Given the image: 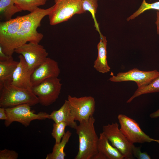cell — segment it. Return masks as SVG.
Instances as JSON below:
<instances>
[{
    "label": "cell",
    "instance_id": "31",
    "mask_svg": "<svg viewBox=\"0 0 159 159\" xmlns=\"http://www.w3.org/2000/svg\"><path fill=\"white\" fill-rule=\"evenodd\" d=\"M157 26V33L159 34V11L157 12V18L155 22Z\"/></svg>",
    "mask_w": 159,
    "mask_h": 159
},
{
    "label": "cell",
    "instance_id": "32",
    "mask_svg": "<svg viewBox=\"0 0 159 159\" xmlns=\"http://www.w3.org/2000/svg\"><path fill=\"white\" fill-rule=\"evenodd\" d=\"M150 117L152 118H155L159 117V109L156 111L150 114Z\"/></svg>",
    "mask_w": 159,
    "mask_h": 159
},
{
    "label": "cell",
    "instance_id": "28",
    "mask_svg": "<svg viewBox=\"0 0 159 159\" xmlns=\"http://www.w3.org/2000/svg\"><path fill=\"white\" fill-rule=\"evenodd\" d=\"M7 119V117L6 113L5 108H0V120H6Z\"/></svg>",
    "mask_w": 159,
    "mask_h": 159
},
{
    "label": "cell",
    "instance_id": "17",
    "mask_svg": "<svg viewBox=\"0 0 159 159\" xmlns=\"http://www.w3.org/2000/svg\"><path fill=\"white\" fill-rule=\"evenodd\" d=\"M97 150L104 155L107 159H124L121 153L110 143L103 132L100 134Z\"/></svg>",
    "mask_w": 159,
    "mask_h": 159
},
{
    "label": "cell",
    "instance_id": "19",
    "mask_svg": "<svg viewBox=\"0 0 159 159\" xmlns=\"http://www.w3.org/2000/svg\"><path fill=\"white\" fill-rule=\"evenodd\" d=\"M72 135V133L67 131L63 137L61 141L58 144H55L51 153L48 154L46 159H64L66 156L64 148L68 142Z\"/></svg>",
    "mask_w": 159,
    "mask_h": 159
},
{
    "label": "cell",
    "instance_id": "6",
    "mask_svg": "<svg viewBox=\"0 0 159 159\" xmlns=\"http://www.w3.org/2000/svg\"><path fill=\"white\" fill-rule=\"evenodd\" d=\"M62 84L58 77L47 79L31 89L38 98L39 103L44 106L50 105L58 98Z\"/></svg>",
    "mask_w": 159,
    "mask_h": 159
},
{
    "label": "cell",
    "instance_id": "24",
    "mask_svg": "<svg viewBox=\"0 0 159 159\" xmlns=\"http://www.w3.org/2000/svg\"><path fill=\"white\" fill-rule=\"evenodd\" d=\"M67 126V123L65 122L54 123L51 135L55 139V144H58L61 141L66 132L65 129Z\"/></svg>",
    "mask_w": 159,
    "mask_h": 159
},
{
    "label": "cell",
    "instance_id": "23",
    "mask_svg": "<svg viewBox=\"0 0 159 159\" xmlns=\"http://www.w3.org/2000/svg\"><path fill=\"white\" fill-rule=\"evenodd\" d=\"M82 7L84 13L87 11L89 12L92 16L96 30L98 32L100 35L101 34L96 18L97 8L98 6L97 0H82Z\"/></svg>",
    "mask_w": 159,
    "mask_h": 159
},
{
    "label": "cell",
    "instance_id": "22",
    "mask_svg": "<svg viewBox=\"0 0 159 159\" xmlns=\"http://www.w3.org/2000/svg\"><path fill=\"white\" fill-rule=\"evenodd\" d=\"M15 4L21 11L30 12L35 10L38 7L45 5L49 0H13Z\"/></svg>",
    "mask_w": 159,
    "mask_h": 159
},
{
    "label": "cell",
    "instance_id": "16",
    "mask_svg": "<svg viewBox=\"0 0 159 159\" xmlns=\"http://www.w3.org/2000/svg\"><path fill=\"white\" fill-rule=\"evenodd\" d=\"M100 41L97 45L98 55L95 61L94 67L98 72L102 73L109 72L110 69L107 61L106 37L102 34L100 36Z\"/></svg>",
    "mask_w": 159,
    "mask_h": 159
},
{
    "label": "cell",
    "instance_id": "10",
    "mask_svg": "<svg viewBox=\"0 0 159 159\" xmlns=\"http://www.w3.org/2000/svg\"><path fill=\"white\" fill-rule=\"evenodd\" d=\"M67 100L72 115L75 120L80 123L93 116L95 104L93 97L88 96L77 97L69 95Z\"/></svg>",
    "mask_w": 159,
    "mask_h": 159
},
{
    "label": "cell",
    "instance_id": "12",
    "mask_svg": "<svg viewBox=\"0 0 159 159\" xmlns=\"http://www.w3.org/2000/svg\"><path fill=\"white\" fill-rule=\"evenodd\" d=\"M159 76L156 70L145 71L134 68L129 71L119 72L116 76L112 75L109 80L114 82L133 81L137 84L138 88L144 87Z\"/></svg>",
    "mask_w": 159,
    "mask_h": 159
},
{
    "label": "cell",
    "instance_id": "2",
    "mask_svg": "<svg viewBox=\"0 0 159 159\" xmlns=\"http://www.w3.org/2000/svg\"><path fill=\"white\" fill-rule=\"evenodd\" d=\"M93 116L80 123L75 130L79 140V148L75 159H92L98 152V138L95 130Z\"/></svg>",
    "mask_w": 159,
    "mask_h": 159
},
{
    "label": "cell",
    "instance_id": "15",
    "mask_svg": "<svg viewBox=\"0 0 159 159\" xmlns=\"http://www.w3.org/2000/svg\"><path fill=\"white\" fill-rule=\"evenodd\" d=\"M49 119L55 123L65 122L72 128L75 129L77 126L71 113V109L67 100H66L61 107L58 110H54L49 115Z\"/></svg>",
    "mask_w": 159,
    "mask_h": 159
},
{
    "label": "cell",
    "instance_id": "25",
    "mask_svg": "<svg viewBox=\"0 0 159 159\" xmlns=\"http://www.w3.org/2000/svg\"><path fill=\"white\" fill-rule=\"evenodd\" d=\"M151 9H156L159 11V1L149 4L147 3L145 0H143L138 9L127 18V20L128 21L134 19L145 11Z\"/></svg>",
    "mask_w": 159,
    "mask_h": 159
},
{
    "label": "cell",
    "instance_id": "8",
    "mask_svg": "<svg viewBox=\"0 0 159 159\" xmlns=\"http://www.w3.org/2000/svg\"><path fill=\"white\" fill-rule=\"evenodd\" d=\"M120 129L132 143H143L155 142L159 144V140L150 138L141 129L139 124L134 120L125 115L120 114L117 116Z\"/></svg>",
    "mask_w": 159,
    "mask_h": 159
},
{
    "label": "cell",
    "instance_id": "18",
    "mask_svg": "<svg viewBox=\"0 0 159 159\" xmlns=\"http://www.w3.org/2000/svg\"><path fill=\"white\" fill-rule=\"evenodd\" d=\"M19 62L15 61L12 56L5 60L0 61V84L11 81Z\"/></svg>",
    "mask_w": 159,
    "mask_h": 159
},
{
    "label": "cell",
    "instance_id": "11",
    "mask_svg": "<svg viewBox=\"0 0 159 159\" xmlns=\"http://www.w3.org/2000/svg\"><path fill=\"white\" fill-rule=\"evenodd\" d=\"M23 19L18 16L0 23V46L7 56H12V47L15 37Z\"/></svg>",
    "mask_w": 159,
    "mask_h": 159
},
{
    "label": "cell",
    "instance_id": "13",
    "mask_svg": "<svg viewBox=\"0 0 159 159\" xmlns=\"http://www.w3.org/2000/svg\"><path fill=\"white\" fill-rule=\"evenodd\" d=\"M60 73V69L57 62L47 57L32 72L31 77L32 87L39 85L47 79L58 77Z\"/></svg>",
    "mask_w": 159,
    "mask_h": 159
},
{
    "label": "cell",
    "instance_id": "5",
    "mask_svg": "<svg viewBox=\"0 0 159 159\" xmlns=\"http://www.w3.org/2000/svg\"><path fill=\"white\" fill-rule=\"evenodd\" d=\"M30 107L28 104H23L6 108L7 119L5 121V126L8 127L13 122H17L26 127L30 125L33 120L49 119V115L48 114L43 112L35 113L31 110Z\"/></svg>",
    "mask_w": 159,
    "mask_h": 159
},
{
    "label": "cell",
    "instance_id": "20",
    "mask_svg": "<svg viewBox=\"0 0 159 159\" xmlns=\"http://www.w3.org/2000/svg\"><path fill=\"white\" fill-rule=\"evenodd\" d=\"M22 11L15 5L13 0H0L1 20H9L15 14Z\"/></svg>",
    "mask_w": 159,
    "mask_h": 159
},
{
    "label": "cell",
    "instance_id": "1",
    "mask_svg": "<svg viewBox=\"0 0 159 159\" xmlns=\"http://www.w3.org/2000/svg\"><path fill=\"white\" fill-rule=\"evenodd\" d=\"M54 7V5L45 9L38 8L34 11L23 16V20L12 44V50L13 53L15 49L27 42L39 43L43 35L38 32L37 29L40 26L42 19L50 14Z\"/></svg>",
    "mask_w": 159,
    "mask_h": 159
},
{
    "label": "cell",
    "instance_id": "14",
    "mask_svg": "<svg viewBox=\"0 0 159 159\" xmlns=\"http://www.w3.org/2000/svg\"><path fill=\"white\" fill-rule=\"evenodd\" d=\"M18 57L19 61L13 74L11 83L19 88L31 89V77L33 72L29 68L23 56L20 54Z\"/></svg>",
    "mask_w": 159,
    "mask_h": 159
},
{
    "label": "cell",
    "instance_id": "29",
    "mask_svg": "<svg viewBox=\"0 0 159 159\" xmlns=\"http://www.w3.org/2000/svg\"><path fill=\"white\" fill-rule=\"evenodd\" d=\"M9 57L7 56L3 52L2 47L0 46V61L6 60Z\"/></svg>",
    "mask_w": 159,
    "mask_h": 159
},
{
    "label": "cell",
    "instance_id": "30",
    "mask_svg": "<svg viewBox=\"0 0 159 159\" xmlns=\"http://www.w3.org/2000/svg\"><path fill=\"white\" fill-rule=\"evenodd\" d=\"M92 159H107V158L102 153L98 152L93 157Z\"/></svg>",
    "mask_w": 159,
    "mask_h": 159
},
{
    "label": "cell",
    "instance_id": "7",
    "mask_svg": "<svg viewBox=\"0 0 159 159\" xmlns=\"http://www.w3.org/2000/svg\"><path fill=\"white\" fill-rule=\"evenodd\" d=\"M102 131L111 144L121 153L124 159L133 158L132 148L134 144L127 139L119 128L117 122L103 126Z\"/></svg>",
    "mask_w": 159,
    "mask_h": 159
},
{
    "label": "cell",
    "instance_id": "27",
    "mask_svg": "<svg viewBox=\"0 0 159 159\" xmlns=\"http://www.w3.org/2000/svg\"><path fill=\"white\" fill-rule=\"evenodd\" d=\"M132 154L135 157L138 159H150V156L146 152H142L141 151V147H135L134 145L132 148Z\"/></svg>",
    "mask_w": 159,
    "mask_h": 159
},
{
    "label": "cell",
    "instance_id": "9",
    "mask_svg": "<svg viewBox=\"0 0 159 159\" xmlns=\"http://www.w3.org/2000/svg\"><path fill=\"white\" fill-rule=\"evenodd\" d=\"M14 52L23 56L29 68L33 72L45 61L48 54L43 46L32 42L19 47Z\"/></svg>",
    "mask_w": 159,
    "mask_h": 159
},
{
    "label": "cell",
    "instance_id": "26",
    "mask_svg": "<svg viewBox=\"0 0 159 159\" xmlns=\"http://www.w3.org/2000/svg\"><path fill=\"white\" fill-rule=\"evenodd\" d=\"M18 154L16 151L6 149L0 150V159H17Z\"/></svg>",
    "mask_w": 159,
    "mask_h": 159
},
{
    "label": "cell",
    "instance_id": "21",
    "mask_svg": "<svg viewBox=\"0 0 159 159\" xmlns=\"http://www.w3.org/2000/svg\"><path fill=\"white\" fill-rule=\"evenodd\" d=\"M158 92H159V76L146 85L138 88L127 102H130L135 98L142 95Z\"/></svg>",
    "mask_w": 159,
    "mask_h": 159
},
{
    "label": "cell",
    "instance_id": "3",
    "mask_svg": "<svg viewBox=\"0 0 159 159\" xmlns=\"http://www.w3.org/2000/svg\"><path fill=\"white\" fill-rule=\"evenodd\" d=\"M11 81L0 84V107H13L27 104L31 106L39 103L31 89H24L12 85Z\"/></svg>",
    "mask_w": 159,
    "mask_h": 159
},
{
    "label": "cell",
    "instance_id": "4",
    "mask_svg": "<svg viewBox=\"0 0 159 159\" xmlns=\"http://www.w3.org/2000/svg\"><path fill=\"white\" fill-rule=\"evenodd\" d=\"M55 4L48 15L49 23L54 25L67 21L75 14L84 13L82 0H54Z\"/></svg>",
    "mask_w": 159,
    "mask_h": 159
}]
</instances>
